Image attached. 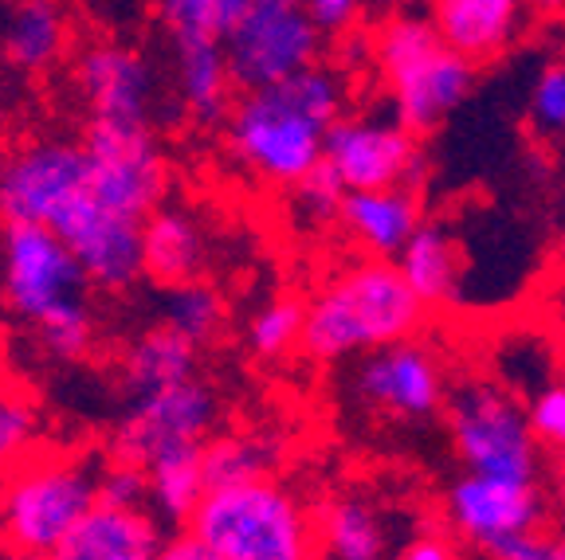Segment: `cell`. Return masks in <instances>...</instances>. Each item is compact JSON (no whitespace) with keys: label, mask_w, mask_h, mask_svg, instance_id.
Listing matches in <instances>:
<instances>
[{"label":"cell","mask_w":565,"mask_h":560,"mask_svg":"<svg viewBox=\"0 0 565 560\" xmlns=\"http://www.w3.org/2000/svg\"><path fill=\"white\" fill-rule=\"evenodd\" d=\"M345 115V79L327 63L264 90H244L224 118L228 153L247 176L295 189L327 161V133Z\"/></svg>","instance_id":"1"},{"label":"cell","mask_w":565,"mask_h":560,"mask_svg":"<svg viewBox=\"0 0 565 560\" xmlns=\"http://www.w3.org/2000/svg\"><path fill=\"white\" fill-rule=\"evenodd\" d=\"M90 279L67 244L44 224L0 228V302L40 337L47 357L83 360L95 349Z\"/></svg>","instance_id":"2"},{"label":"cell","mask_w":565,"mask_h":560,"mask_svg":"<svg viewBox=\"0 0 565 560\" xmlns=\"http://www.w3.org/2000/svg\"><path fill=\"white\" fill-rule=\"evenodd\" d=\"M428 306L420 302L397 259H358L330 274L307 302L302 353L315 360H353L381 345L416 337Z\"/></svg>","instance_id":"3"},{"label":"cell","mask_w":565,"mask_h":560,"mask_svg":"<svg viewBox=\"0 0 565 560\" xmlns=\"http://www.w3.org/2000/svg\"><path fill=\"white\" fill-rule=\"evenodd\" d=\"M103 463L87 451L40 446L0 478V552L52 560L98 502Z\"/></svg>","instance_id":"4"},{"label":"cell","mask_w":565,"mask_h":560,"mask_svg":"<svg viewBox=\"0 0 565 560\" xmlns=\"http://www.w3.org/2000/svg\"><path fill=\"white\" fill-rule=\"evenodd\" d=\"M185 529L228 560H322L318 514L271 474L209 491Z\"/></svg>","instance_id":"5"},{"label":"cell","mask_w":565,"mask_h":560,"mask_svg":"<svg viewBox=\"0 0 565 560\" xmlns=\"http://www.w3.org/2000/svg\"><path fill=\"white\" fill-rule=\"evenodd\" d=\"M373 63L388 90L393 115L416 133H433L468 103L479 67L444 40L433 17L416 12H401L381 24Z\"/></svg>","instance_id":"6"},{"label":"cell","mask_w":565,"mask_h":560,"mask_svg":"<svg viewBox=\"0 0 565 560\" xmlns=\"http://www.w3.org/2000/svg\"><path fill=\"white\" fill-rule=\"evenodd\" d=\"M444 428L463 471L542 482L550 466L526 400L499 377L459 380L444 408Z\"/></svg>","instance_id":"7"},{"label":"cell","mask_w":565,"mask_h":560,"mask_svg":"<svg viewBox=\"0 0 565 560\" xmlns=\"http://www.w3.org/2000/svg\"><path fill=\"white\" fill-rule=\"evenodd\" d=\"M350 396L362 412L393 428H424L444 416L451 396L448 360L420 333L405 342L381 345L353 365Z\"/></svg>","instance_id":"8"},{"label":"cell","mask_w":565,"mask_h":560,"mask_svg":"<svg viewBox=\"0 0 565 560\" xmlns=\"http://www.w3.org/2000/svg\"><path fill=\"white\" fill-rule=\"evenodd\" d=\"M322 24L307 0H256L224 35L236 90H264L322 60Z\"/></svg>","instance_id":"9"},{"label":"cell","mask_w":565,"mask_h":560,"mask_svg":"<svg viewBox=\"0 0 565 560\" xmlns=\"http://www.w3.org/2000/svg\"><path fill=\"white\" fill-rule=\"evenodd\" d=\"M90 184L115 212L146 219L166 204L169 161L150 122H95L83 130Z\"/></svg>","instance_id":"10"},{"label":"cell","mask_w":565,"mask_h":560,"mask_svg":"<svg viewBox=\"0 0 565 560\" xmlns=\"http://www.w3.org/2000/svg\"><path fill=\"white\" fill-rule=\"evenodd\" d=\"M90 189V161L83 138H32L0 158V216L4 224L55 219Z\"/></svg>","instance_id":"11"},{"label":"cell","mask_w":565,"mask_h":560,"mask_svg":"<svg viewBox=\"0 0 565 560\" xmlns=\"http://www.w3.org/2000/svg\"><path fill=\"white\" fill-rule=\"evenodd\" d=\"M550 509V491L542 482L499 478V474L459 471L451 486L444 491V521L448 534L459 545L483 552L487 560L494 552L522 537L526 529L542 526Z\"/></svg>","instance_id":"12"},{"label":"cell","mask_w":565,"mask_h":560,"mask_svg":"<svg viewBox=\"0 0 565 560\" xmlns=\"http://www.w3.org/2000/svg\"><path fill=\"white\" fill-rule=\"evenodd\" d=\"M327 169L345 193L362 189H416L424 176L420 133L397 115H342L327 133Z\"/></svg>","instance_id":"13"},{"label":"cell","mask_w":565,"mask_h":560,"mask_svg":"<svg viewBox=\"0 0 565 560\" xmlns=\"http://www.w3.org/2000/svg\"><path fill=\"white\" fill-rule=\"evenodd\" d=\"M212 423H216V396L201 377L130 396V412L122 416L110 439V451H115L110 459L146 471L166 451L204 446L212 439Z\"/></svg>","instance_id":"14"},{"label":"cell","mask_w":565,"mask_h":560,"mask_svg":"<svg viewBox=\"0 0 565 560\" xmlns=\"http://www.w3.org/2000/svg\"><path fill=\"white\" fill-rule=\"evenodd\" d=\"M75 95L83 98L95 122H150L153 98H158V75L153 63L130 44L118 40H95L75 55L71 67Z\"/></svg>","instance_id":"15"},{"label":"cell","mask_w":565,"mask_h":560,"mask_svg":"<svg viewBox=\"0 0 565 560\" xmlns=\"http://www.w3.org/2000/svg\"><path fill=\"white\" fill-rule=\"evenodd\" d=\"M161 545L166 521L153 509L95 502L52 560H158Z\"/></svg>","instance_id":"16"},{"label":"cell","mask_w":565,"mask_h":560,"mask_svg":"<svg viewBox=\"0 0 565 560\" xmlns=\"http://www.w3.org/2000/svg\"><path fill=\"white\" fill-rule=\"evenodd\" d=\"M322 560H397L401 521L365 494H338L318 509Z\"/></svg>","instance_id":"17"},{"label":"cell","mask_w":565,"mask_h":560,"mask_svg":"<svg viewBox=\"0 0 565 560\" xmlns=\"http://www.w3.org/2000/svg\"><path fill=\"white\" fill-rule=\"evenodd\" d=\"M338 224L365 255H373V259H397L424 224L420 196H416V189H362V193H345Z\"/></svg>","instance_id":"18"},{"label":"cell","mask_w":565,"mask_h":560,"mask_svg":"<svg viewBox=\"0 0 565 560\" xmlns=\"http://www.w3.org/2000/svg\"><path fill=\"white\" fill-rule=\"evenodd\" d=\"M526 12L530 0H433L440 35L476 63L503 55L519 40Z\"/></svg>","instance_id":"19"},{"label":"cell","mask_w":565,"mask_h":560,"mask_svg":"<svg viewBox=\"0 0 565 560\" xmlns=\"http://www.w3.org/2000/svg\"><path fill=\"white\" fill-rule=\"evenodd\" d=\"M209 263V236L189 208L161 204L141 228V274L158 287H177L204 274Z\"/></svg>","instance_id":"20"},{"label":"cell","mask_w":565,"mask_h":560,"mask_svg":"<svg viewBox=\"0 0 565 560\" xmlns=\"http://www.w3.org/2000/svg\"><path fill=\"white\" fill-rule=\"evenodd\" d=\"M169 44H173V79L181 106L196 122H221V118H228L236 79H232L224 40L177 35Z\"/></svg>","instance_id":"21"},{"label":"cell","mask_w":565,"mask_h":560,"mask_svg":"<svg viewBox=\"0 0 565 560\" xmlns=\"http://www.w3.org/2000/svg\"><path fill=\"white\" fill-rule=\"evenodd\" d=\"M67 44L71 20L60 0H17L4 24V40H0L9 67L28 71V75L52 71L67 55Z\"/></svg>","instance_id":"22"},{"label":"cell","mask_w":565,"mask_h":560,"mask_svg":"<svg viewBox=\"0 0 565 560\" xmlns=\"http://www.w3.org/2000/svg\"><path fill=\"white\" fill-rule=\"evenodd\" d=\"M397 267L424 306H448L463 287V251L440 224H420V231L397 255Z\"/></svg>","instance_id":"23"},{"label":"cell","mask_w":565,"mask_h":560,"mask_svg":"<svg viewBox=\"0 0 565 560\" xmlns=\"http://www.w3.org/2000/svg\"><path fill=\"white\" fill-rule=\"evenodd\" d=\"M196 377V345L185 342L166 322L153 325L126 349L122 357V385L130 396L153 392V388L177 385V380Z\"/></svg>","instance_id":"24"},{"label":"cell","mask_w":565,"mask_h":560,"mask_svg":"<svg viewBox=\"0 0 565 560\" xmlns=\"http://www.w3.org/2000/svg\"><path fill=\"white\" fill-rule=\"evenodd\" d=\"M150 509L166 521V526H189V517L209 494V478H204V446H177L158 455L150 466Z\"/></svg>","instance_id":"25"},{"label":"cell","mask_w":565,"mask_h":560,"mask_svg":"<svg viewBox=\"0 0 565 560\" xmlns=\"http://www.w3.org/2000/svg\"><path fill=\"white\" fill-rule=\"evenodd\" d=\"M161 322L201 349V345H209V342L221 337L224 322H228V302H224L221 290L204 279L177 282V287H166Z\"/></svg>","instance_id":"26"},{"label":"cell","mask_w":565,"mask_h":560,"mask_svg":"<svg viewBox=\"0 0 565 560\" xmlns=\"http://www.w3.org/2000/svg\"><path fill=\"white\" fill-rule=\"evenodd\" d=\"M275 463H279V451L264 435H221L204 443V478H209V491L267 478L275 471Z\"/></svg>","instance_id":"27"},{"label":"cell","mask_w":565,"mask_h":560,"mask_svg":"<svg viewBox=\"0 0 565 560\" xmlns=\"http://www.w3.org/2000/svg\"><path fill=\"white\" fill-rule=\"evenodd\" d=\"M302 325H307V302L291 294L267 298L247 322V349L259 360H279L291 349H302Z\"/></svg>","instance_id":"28"},{"label":"cell","mask_w":565,"mask_h":560,"mask_svg":"<svg viewBox=\"0 0 565 560\" xmlns=\"http://www.w3.org/2000/svg\"><path fill=\"white\" fill-rule=\"evenodd\" d=\"M40 408L20 385L0 380V478L40 451Z\"/></svg>","instance_id":"29"},{"label":"cell","mask_w":565,"mask_h":560,"mask_svg":"<svg viewBox=\"0 0 565 560\" xmlns=\"http://www.w3.org/2000/svg\"><path fill=\"white\" fill-rule=\"evenodd\" d=\"M252 4L256 0H158V17L169 40H177V35L224 40Z\"/></svg>","instance_id":"30"},{"label":"cell","mask_w":565,"mask_h":560,"mask_svg":"<svg viewBox=\"0 0 565 560\" xmlns=\"http://www.w3.org/2000/svg\"><path fill=\"white\" fill-rule=\"evenodd\" d=\"M287 193H291V208H295V216H299L302 224H310V228L338 224L345 189H342V181H338V176L327 169V161H322L315 173L302 176L295 189H287Z\"/></svg>","instance_id":"31"},{"label":"cell","mask_w":565,"mask_h":560,"mask_svg":"<svg viewBox=\"0 0 565 560\" xmlns=\"http://www.w3.org/2000/svg\"><path fill=\"white\" fill-rule=\"evenodd\" d=\"M526 118L542 138H565V60L539 71L526 98Z\"/></svg>","instance_id":"32"},{"label":"cell","mask_w":565,"mask_h":560,"mask_svg":"<svg viewBox=\"0 0 565 560\" xmlns=\"http://www.w3.org/2000/svg\"><path fill=\"white\" fill-rule=\"evenodd\" d=\"M98 502L150 509V474L134 463H122V459H110V463H103V474H98Z\"/></svg>","instance_id":"33"},{"label":"cell","mask_w":565,"mask_h":560,"mask_svg":"<svg viewBox=\"0 0 565 560\" xmlns=\"http://www.w3.org/2000/svg\"><path fill=\"white\" fill-rule=\"evenodd\" d=\"M530 423L539 431L546 451H565V380H550L526 400Z\"/></svg>","instance_id":"34"},{"label":"cell","mask_w":565,"mask_h":560,"mask_svg":"<svg viewBox=\"0 0 565 560\" xmlns=\"http://www.w3.org/2000/svg\"><path fill=\"white\" fill-rule=\"evenodd\" d=\"M491 560H565V521L562 526L542 521V526L526 529L511 545H503Z\"/></svg>","instance_id":"35"},{"label":"cell","mask_w":565,"mask_h":560,"mask_svg":"<svg viewBox=\"0 0 565 560\" xmlns=\"http://www.w3.org/2000/svg\"><path fill=\"white\" fill-rule=\"evenodd\" d=\"M397 560H463V557H459V541L451 534L424 529V534L408 537V541L401 545Z\"/></svg>","instance_id":"36"},{"label":"cell","mask_w":565,"mask_h":560,"mask_svg":"<svg viewBox=\"0 0 565 560\" xmlns=\"http://www.w3.org/2000/svg\"><path fill=\"white\" fill-rule=\"evenodd\" d=\"M307 9L322 24V32H345L365 9V0H307Z\"/></svg>","instance_id":"37"},{"label":"cell","mask_w":565,"mask_h":560,"mask_svg":"<svg viewBox=\"0 0 565 560\" xmlns=\"http://www.w3.org/2000/svg\"><path fill=\"white\" fill-rule=\"evenodd\" d=\"M158 560H228V557H221V552L212 549L204 537H196L193 529H181V534L166 537Z\"/></svg>","instance_id":"38"},{"label":"cell","mask_w":565,"mask_h":560,"mask_svg":"<svg viewBox=\"0 0 565 560\" xmlns=\"http://www.w3.org/2000/svg\"><path fill=\"white\" fill-rule=\"evenodd\" d=\"M546 474H550V506H554L557 517L565 521V451H554Z\"/></svg>","instance_id":"39"},{"label":"cell","mask_w":565,"mask_h":560,"mask_svg":"<svg viewBox=\"0 0 565 560\" xmlns=\"http://www.w3.org/2000/svg\"><path fill=\"white\" fill-rule=\"evenodd\" d=\"M12 98H17V90H12L9 71L0 67V122H4V115H9V110H12Z\"/></svg>","instance_id":"40"},{"label":"cell","mask_w":565,"mask_h":560,"mask_svg":"<svg viewBox=\"0 0 565 560\" xmlns=\"http://www.w3.org/2000/svg\"><path fill=\"white\" fill-rule=\"evenodd\" d=\"M530 9H539V12H562L565 0H530Z\"/></svg>","instance_id":"41"},{"label":"cell","mask_w":565,"mask_h":560,"mask_svg":"<svg viewBox=\"0 0 565 560\" xmlns=\"http://www.w3.org/2000/svg\"><path fill=\"white\" fill-rule=\"evenodd\" d=\"M0 560H40V557H9V552H4Z\"/></svg>","instance_id":"42"},{"label":"cell","mask_w":565,"mask_h":560,"mask_svg":"<svg viewBox=\"0 0 565 560\" xmlns=\"http://www.w3.org/2000/svg\"><path fill=\"white\" fill-rule=\"evenodd\" d=\"M562 255H565V216H562Z\"/></svg>","instance_id":"43"},{"label":"cell","mask_w":565,"mask_h":560,"mask_svg":"<svg viewBox=\"0 0 565 560\" xmlns=\"http://www.w3.org/2000/svg\"><path fill=\"white\" fill-rule=\"evenodd\" d=\"M0 219H4V216H0Z\"/></svg>","instance_id":"44"}]
</instances>
